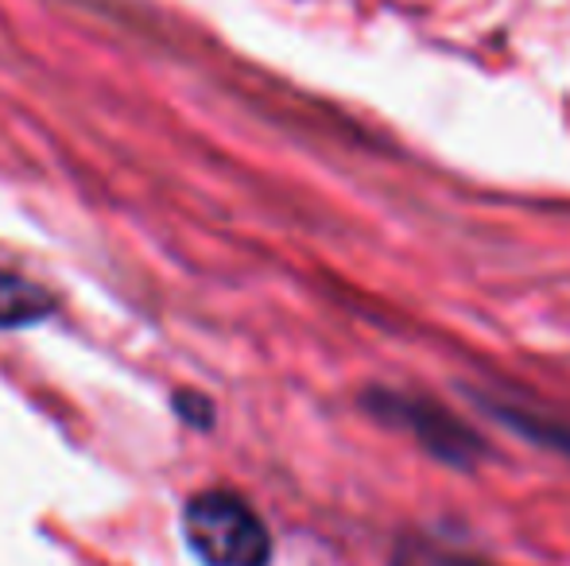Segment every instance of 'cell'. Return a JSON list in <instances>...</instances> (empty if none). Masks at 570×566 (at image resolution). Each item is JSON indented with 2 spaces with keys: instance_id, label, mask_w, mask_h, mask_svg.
Masks as SVG:
<instances>
[{
  "instance_id": "cell-1",
  "label": "cell",
  "mask_w": 570,
  "mask_h": 566,
  "mask_svg": "<svg viewBox=\"0 0 570 566\" xmlns=\"http://www.w3.org/2000/svg\"><path fill=\"white\" fill-rule=\"evenodd\" d=\"M183 532L203 566H268L272 559L268 528L237 493H198L183 513Z\"/></svg>"
},
{
  "instance_id": "cell-2",
  "label": "cell",
  "mask_w": 570,
  "mask_h": 566,
  "mask_svg": "<svg viewBox=\"0 0 570 566\" xmlns=\"http://www.w3.org/2000/svg\"><path fill=\"white\" fill-rule=\"evenodd\" d=\"M365 411L392 427H404L428 446L435 458L451 461V466H473L485 454L481 438L462 424L451 411H443L435 400H420V396L389 393V388H373L365 393Z\"/></svg>"
},
{
  "instance_id": "cell-3",
  "label": "cell",
  "mask_w": 570,
  "mask_h": 566,
  "mask_svg": "<svg viewBox=\"0 0 570 566\" xmlns=\"http://www.w3.org/2000/svg\"><path fill=\"white\" fill-rule=\"evenodd\" d=\"M55 315V295L39 284L23 280L0 268V330H23V326L47 322Z\"/></svg>"
},
{
  "instance_id": "cell-4",
  "label": "cell",
  "mask_w": 570,
  "mask_h": 566,
  "mask_svg": "<svg viewBox=\"0 0 570 566\" xmlns=\"http://www.w3.org/2000/svg\"><path fill=\"white\" fill-rule=\"evenodd\" d=\"M392 566H485V563L470 559V555H458L451 547H439L431 539H404Z\"/></svg>"
},
{
  "instance_id": "cell-5",
  "label": "cell",
  "mask_w": 570,
  "mask_h": 566,
  "mask_svg": "<svg viewBox=\"0 0 570 566\" xmlns=\"http://www.w3.org/2000/svg\"><path fill=\"white\" fill-rule=\"evenodd\" d=\"M489 411H493V416H501L509 427H517V430H524V435H532L535 443H551V446H559V450L570 454V430L548 424V416H528V411L501 408V404H489Z\"/></svg>"
},
{
  "instance_id": "cell-6",
  "label": "cell",
  "mask_w": 570,
  "mask_h": 566,
  "mask_svg": "<svg viewBox=\"0 0 570 566\" xmlns=\"http://www.w3.org/2000/svg\"><path fill=\"white\" fill-rule=\"evenodd\" d=\"M175 404H179V416L183 419H190V424H198V427H206L214 419V411H210V400H203V396H195V393H183V396H175Z\"/></svg>"
}]
</instances>
